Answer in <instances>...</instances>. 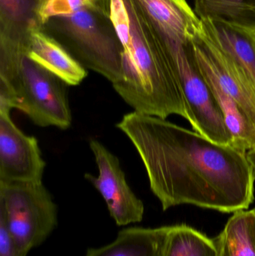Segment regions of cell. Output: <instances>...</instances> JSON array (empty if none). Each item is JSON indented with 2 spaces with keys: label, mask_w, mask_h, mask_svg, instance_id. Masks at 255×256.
<instances>
[{
  "label": "cell",
  "mask_w": 255,
  "mask_h": 256,
  "mask_svg": "<svg viewBox=\"0 0 255 256\" xmlns=\"http://www.w3.org/2000/svg\"><path fill=\"white\" fill-rule=\"evenodd\" d=\"M117 127L140 155L163 210L192 204L235 213L254 201L255 178L246 150L136 111Z\"/></svg>",
  "instance_id": "6da1fadb"
},
{
  "label": "cell",
  "mask_w": 255,
  "mask_h": 256,
  "mask_svg": "<svg viewBox=\"0 0 255 256\" xmlns=\"http://www.w3.org/2000/svg\"><path fill=\"white\" fill-rule=\"evenodd\" d=\"M122 44L121 78L112 84L136 112L187 120L185 102L163 45L135 0H100Z\"/></svg>",
  "instance_id": "7a4b0ae2"
},
{
  "label": "cell",
  "mask_w": 255,
  "mask_h": 256,
  "mask_svg": "<svg viewBox=\"0 0 255 256\" xmlns=\"http://www.w3.org/2000/svg\"><path fill=\"white\" fill-rule=\"evenodd\" d=\"M67 85L29 58L25 48L0 42V111L19 110L40 127L71 124Z\"/></svg>",
  "instance_id": "3957f363"
},
{
  "label": "cell",
  "mask_w": 255,
  "mask_h": 256,
  "mask_svg": "<svg viewBox=\"0 0 255 256\" xmlns=\"http://www.w3.org/2000/svg\"><path fill=\"white\" fill-rule=\"evenodd\" d=\"M191 40L201 72L230 132L232 146L246 152L254 148V87L217 44L202 20Z\"/></svg>",
  "instance_id": "277c9868"
},
{
  "label": "cell",
  "mask_w": 255,
  "mask_h": 256,
  "mask_svg": "<svg viewBox=\"0 0 255 256\" xmlns=\"http://www.w3.org/2000/svg\"><path fill=\"white\" fill-rule=\"evenodd\" d=\"M41 28L85 68L112 84L121 78L123 48L113 22L100 4L53 16Z\"/></svg>",
  "instance_id": "5b68a950"
},
{
  "label": "cell",
  "mask_w": 255,
  "mask_h": 256,
  "mask_svg": "<svg viewBox=\"0 0 255 256\" xmlns=\"http://www.w3.org/2000/svg\"><path fill=\"white\" fill-rule=\"evenodd\" d=\"M0 216L24 255L41 244L57 226L56 206L42 182H0Z\"/></svg>",
  "instance_id": "8992f818"
},
{
  "label": "cell",
  "mask_w": 255,
  "mask_h": 256,
  "mask_svg": "<svg viewBox=\"0 0 255 256\" xmlns=\"http://www.w3.org/2000/svg\"><path fill=\"white\" fill-rule=\"evenodd\" d=\"M99 170L98 177L85 174V178L101 194L117 225L125 226L141 222L145 207L126 180L120 161L97 140L90 141Z\"/></svg>",
  "instance_id": "52a82bcc"
},
{
  "label": "cell",
  "mask_w": 255,
  "mask_h": 256,
  "mask_svg": "<svg viewBox=\"0 0 255 256\" xmlns=\"http://www.w3.org/2000/svg\"><path fill=\"white\" fill-rule=\"evenodd\" d=\"M10 112L0 111V182H42L46 162L37 138L16 127Z\"/></svg>",
  "instance_id": "ba28073f"
},
{
  "label": "cell",
  "mask_w": 255,
  "mask_h": 256,
  "mask_svg": "<svg viewBox=\"0 0 255 256\" xmlns=\"http://www.w3.org/2000/svg\"><path fill=\"white\" fill-rule=\"evenodd\" d=\"M168 56L191 40L201 19L187 0H135Z\"/></svg>",
  "instance_id": "9c48e42d"
},
{
  "label": "cell",
  "mask_w": 255,
  "mask_h": 256,
  "mask_svg": "<svg viewBox=\"0 0 255 256\" xmlns=\"http://www.w3.org/2000/svg\"><path fill=\"white\" fill-rule=\"evenodd\" d=\"M25 52L31 60L68 86L79 85L88 75L86 68L40 26L35 27L30 33Z\"/></svg>",
  "instance_id": "30bf717a"
},
{
  "label": "cell",
  "mask_w": 255,
  "mask_h": 256,
  "mask_svg": "<svg viewBox=\"0 0 255 256\" xmlns=\"http://www.w3.org/2000/svg\"><path fill=\"white\" fill-rule=\"evenodd\" d=\"M169 230V226L124 228L113 242L91 248L85 256H165Z\"/></svg>",
  "instance_id": "8fae6325"
},
{
  "label": "cell",
  "mask_w": 255,
  "mask_h": 256,
  "mask_svg": "<svg viewBox=\"0 0 255 256\" xmlns=\"http://www.w3.org/2000/svg\"><path fill=\"white\" fill-rule=\"evenodd\" d=\"M202 20L217 44L230 57L255 90L254 32L225 22Z\"/></svg>",
  "instance_id": "7c38bea8"
},
{
  "label": "cell",
  "mask_w": 255,
  "mask_h": 256,
  "mask_svg": "<svg viewBox=\"0 0 255 256\" xmlns=\"http://www.w3.org/2000/svg\"><path fill=\"white\" fill-rule=\"evenodd\" d=\"M37 26V0H0V42L26 46Z\"/></svg>",
  "instance_id": "4fadbf2b"
},
{
  "label": "cell",
  "mask_w": 255,
  "mask_h": 256,
  "mask_svg": "<svg viewBox=\"0 0 255 256\" xmlns=\"http://www.w3.org/2000/svg\"><path fill=\"white\" fill-rule=\"evenodd\" d=\"M213 240L217 256H255V210L235 212Z\"/></svg>",
  "instance_id": "5bb4252c"
},
{
  "label": "cell",
  "mask_w": 255,
  "mask_h": 256,
  "mask_svg": "<svg viewBox=\"0 0 255 256\" xmlns=\"http://www.w3.org/2000/svg\"><path fill=\"white\" fill-rule=\"evenodd\" d=\"M195 12L200 19L255 32V0H195Z\"/></svg>",
  "instance_id": "9a60e30c"
},
{
  "label": "cell",
  "mask_w": 255,
  "mask_h": 256,
  "mask_svg": "<svg viewBox=\"0 0 255 256\" xmlns=\"http://www.w3.org/2000/svg\"><path fill=\"white\" fill-rule=\"evenodd\" d=\"M165 256H217L213 239L189 226H169Z\"/></svg>",
  "instance_id": "2e32d148"
},
{
  "label": "cell",
  "mask_w": 255,
  "mask_h": 256,
  "mask_svg": "<svg viewBox=\"0 0 255 256\" xmlns=\"http://www.w3.org/2000/svg\"><path fill=\"white\" fill-rule=\"evenodd\" d=\"M100 0H37L40 26L53 16L71 14L84 8L100 4Z\"/></svg>",
  "instance_id": "e0dca14e"
},
{
  "label": "cell",
  "mask_w": 255,
  "mask_h": 256,
  "mask_svg": "<svg viewBox=\"0 0 255 256\" xmlns=\"http://www.w3.org/2000/svg\"><path fill=\"white\" fill-rule=\"evenodd\" d=\"M0 256H26L19 252L8 225L2 216H0Z\"/></svg>",
  "instance_id": "ac0fdd59"
},
{
  "label": "cell",
  "mask_w": 255,
  "mask_h": 256,
  "mask_svg": "<svg viewBox=\"0 0 255 256\" xmlns=\"http://www.w3.org/2000/svg\"><path fill=\"white\" fill-rule=\"evenodd\" d=\"M247 159L253 168V172L255 178V148L247 152Z\"/></svg>",
  "instance_id": "d6986e66"
},
{
  "label": "cell",
  "mask_w": 255,
  "mask_h": 256,
  "mask_svg": "<svg viewBox=\"0 0 255 256\" xmlns=\"http://www.w3.org/2000/svg\"><path fill=\"white\" fill-rule=\"evenodd\" d=\"M253 210H255V208H254V209H253Z\"/></svg>",
  "instance_id": "ffe728a7"
},
{
  "label": "cell",
  "mask_w": 255,
  "mask_h": 256,
  "mask_svg": "<svg viewBox=\"0 0 255 256\" xmlns=\"http://www.w3.org/2000/svg\"><path fill=\"white\" fill-rule=\"evenodd\" d=\"M254 36H255V32H254Z\"/></svg>",
  "instance_id": "44dd1931"
}]
</instances>
